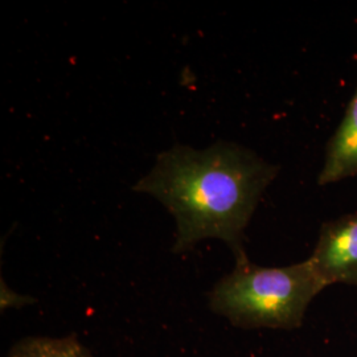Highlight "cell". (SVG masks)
I'll return each instance as SVG.
<instances>
[{"label":"cell","mask_w":357,"mask_h":357,"mask_svg":"<svg viewBox=\"0 0 357 357\" xmlns=\"http://www.w3.org/2000/svg\"><path fill=\"white\" fill-rule=\"evenodd\" d=\"M349 178H357V86L339 126L327 142L318 184L324 187Z\"/></svg>","instance_id":"obj_4"},{"label":"cell","mask_w":357,"mask_h":357,"mask_svg":"<svg viewBox=\"0 0 357 357\" xmlns=\"http://www.w3.org/2000/svg\"><path fill=\"white\" fill-rule=\"evenodd\" d=\"M278 172L280 167L238 143L216 142L205 150L176 144L132 190L158 199L175 218L174 253L217 238L238 259L246 255L245 229Z\"/></svg>","instance_id":"obj_1"},{"label":"cell","mask_w":357,"mask_h":357,"mask_svg":"<svg viewBox=\"0 0 357 357\" xmlns=\"http://www.w3.org/2000/svg\"><path fill=\"white\" fill-rule=\"evenodd\" d=\"M326 287L357 286V211L326 221L308 258Z\"/></svg>","instance_id":"obj_3"},{"label":"cell","mask_w":357,"mask_h":357,"mask_svg":"<svg viewBox=\"0 0 357 357\" xmlns=\"http://www.w3.org/2000/svg\"><path fill=\"white\" fill-rule=\"evenodd\" d=\"M324 289L308 259L284 268H264L245 255L215 284L209 307L236 327L294 330L302 326L310 303Z\"/></svg>","instance_id":"obj_2"},{"label":"cell","mask_w":357,"mask_h":357,"mask_svg":"<svg viewBox=\"0 0 357 357\" xmlns=\"http://www.w3.org/2000/svg\"><path fill=\"white\" fill-rule=\"evenodd\" d=\"M7 357H93L77 336H31L13 345Z\"/></svg>","instance_id":"obj_5"}]
</instances>
